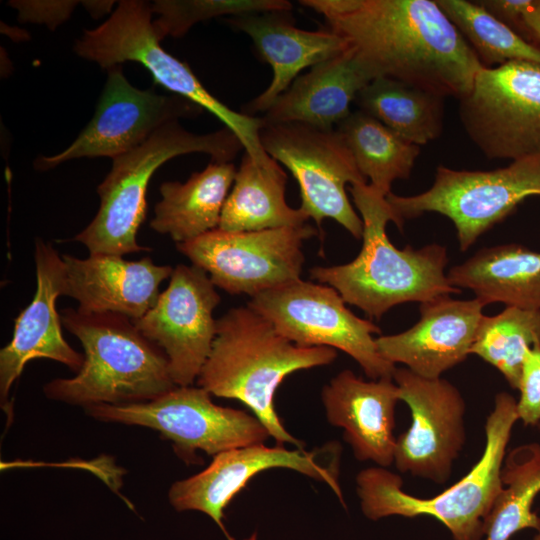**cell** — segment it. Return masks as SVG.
<instances>
[{
	"instance_id": "2e32d148",
	"label": "cell",
	"mask_w": 540,
	"mask_h": 540,
	"mask_svg": "<svg viewBox=\"0 0 540 540\" xmlns=\"http://www.w3.org/2000/svg\"><path fill=\"white\" fill-rule=\"evenodd\" d=\"M393 380L411 412L410 427L396 440L395 467L443 484L466 440L464 398L448 380L424 378L407 368H396Z\"/></svg>"
},
{
	"instance_id": "4dcf8cb0",
	"label": "cell",
	"mask_w": 540,
	"mask_h": 540,
	"mask_svg": "<svg viewBox=\"0 0 540 540\" xmlns=\"http://www.w3.org/2000/svg\"><path fill=\"white\" fill-rule=\"evenodd\" d=\"M486 68L511 61L540 64V45L533 44L494 18L475 1L436 0Z\"/></svg>"
},
{
	"instance_id": "484cf974",
	"label": "cell",
	"mask_w": 540,
	"mask_h": 540,
	"mask_svg": "<svg viewBox=\"0 0 540 540\" xmlns=\"http://www.w3.org/2000/svg\"><path fill=\"white\" fill-rule=\"evenodd\" d=\"M287 174L273 158L255 161L244 153L225 201L219 227L226 231H261L299 227L309 219L285 198Z\"/></svg>"
},
{
	"instance_id": "d590c367",
	"label": "cell",
	"mask_w": 540,
	"mask_h": 540,
	"mask_svg": "<svg viewBox=\"0 0 540 540\" xmlns=\"http://www.w3.org/2000/svg\"><path fill=\"white\" fill-rule=\"evenodd\" d=\"M525 23L534 43L540 45V0H533L525 13Z\"/></svg>"
},
{
	"instance_id": "8fae6325",
	"label": "cell",
	"mask_w": 540,
	"mask_h": 540,
	"mask_svg": "<svg viewBox=\"0 0 540 540\" xmlns=\"http://www.w3.org/2000/svg\"><path fill=\"white\" fill-rule=\"evenodd\" d=\"M260 141L264 151L292 173L300 189L299 208L319 229L324 219L331 218L354 238H362L363 222L349 201L346 185L368 182L337 129L264 124Z\"/></svg>"
},
{
	"instance_id": "6da1fadb",
	"label": "cell",
	"mask_w": 540,
	"mask_h": 540,
	"mask_svg": "<svg viewBox=\"0 0 540 540\" xmlns=\"http://www.w3.org/2000/svg\"><path fill=\"white\" fill-rule=\"evenodd\" d=\"M348 44L370 80L389 78L458 100L484 68L433 0H301Z\"/></svg>"
},
{
	"instance_id": "e575fe53",
	"label": "cell",
	"mask_w": 540,
	"mask_h": 540,
	"mask_svg": "<svg viewBox=\"0 0 540 540\" xmlns=\"http://www.w3.org/2000/svg\"><path fill=\"white\" fill-rule=\"evenodd\" d=\"M475 2L521 37L535 44L525 23V13L533 0H480Z\"/></svg>"
},
{
	"instance_id": "836d02e7",
	"label": "cell",
	"mask_w": 540,
	"mask_h": 540,
	"mask_svg": "<svg viewBox=\"0 0 540 540\" xmlns=\"http://www.w3.org/2000/svg\"><path fill=\"white\" fill-rule=\"evenodd\" d=\"M79 3L70 0H13L9 5L18 11L20 22L45 24L50 30H55L70 18Z\"/></svg>"
},
{
	"instance_id": "1f68e13d",
	"label": "cell",
	"mask_w": 540,
	"mask_h": 540,
	"mask_svg": "<svg viewBox=\"0 0 540 540\" xmlns=\"http://www.w3.org/2000/svg\"><path fill=\"white\" fill-rule=\"evenodd\" d=\"M151 7L158 14L153 25L162 40L182 37L193 25L212 18L291 11L293 5L287 0H157Z\"/></svg>"
},
{
	"instance_id": "30bf717a",
	"label": "cell",
	"mask_w": 540,
	"mask_h": 540,
	"mask_svg": "<svg viewBox=\"0 0 540 540\" xmlns=\"http://www.w3.org/2000/svg\"><path fill=\"white\" fill-rule=\"evenodd\" d=\"M345 304L333 287L301 278L259 293L247 303L292 343L341 350L371 380L393 378L396 366L380 354L373 337L380 328Z\"/></svg>"
},
{
	"instance_id": "5b68a950",
	"label": "cell",
	"mask_w": 540,
	"mask_h": 540,
	"mask_svg": "<svg viewBox=\"0 0 540 540\" xmlns=\"http://www.w3.org/2000/svg\"><path fill=\"white\" fill-rule=\"evenodd\" d=\"M519 420L517 400L500 392L485 423L481 458L458 482L430 498L406 493L399 475L384 467H369L356 476L361 510L370 520L388 516H431L454 540H481L485 521L502 488L501 469L513 426Z\"/></svg>"
},
{
	"instance_id": "4316f807",
	"label": "cell",
	"mask_w": 540,
	"mask_h": 540,
	"mask_svg": "<svg viewBox=\"0 0 540 540\" xmlns=\"http://www.w3.org/2000/svg\"><path fill=\"white\" fill-rule=\"evenodd\" d=\"M444 99L389 78H377L357 95L359 110L405 141L421 146L443 131Z\"/></svg>"
},
{
	"instance_id": "44dd1931",
	"label": "cell",
	"mask_w": 540,
	"mask_h": 540,
	"mask_svg": "<svg viewBox=\"0 0 540 540\" xmlns=\"http://www.w3.org/2000/svg\"><path fill=\"white\" fill-rule=\"evenodd\" d=\"M321 400L328 422L343 429L358 460L384 468L394 463L395 407L400 394L393 378L365 381L343 370L323 387Z\"/></svg>"
},
{
	"instance_id": "d6a6232c",
	"label": "cell",
	"mask_w": 540,
	"mask_h": 540,
	"mask_svg": "<svg viewBox=\"0 0 540 540\" xmlns=\"http://www.w3.org/2000/svg\"><path fill=\"white\" fill-rule=\"evenodd\" d=\"M518 390L519 419L524 425H537L540 418V346L533 347L526 354Z\"/></svg>"
},
{
	"instance_id": "9c48e42d",
	"label": "cell",
	"mask_w": 540,
	"mask_h": 540,
	"mask_svg": "<svg viewBox=\"0 0 540 540\" xmlns=\"http://www.w3.org/2000/svg\"><path fill=\"white\" fill-rule=\"evenodd\" d=\"M532 196H540V154L488 171L440 165L428 190L413 196L391 192L386 198L402 224L426 212L448 217L464 251Z\"/></svg>"
},
{
	"instance_id": "83f0119b",
	"label": "cell",
	"mask_w": 540,
	"mask_h": 540,
	"mask_svg": "<svg viewBox=\"0 0 540 540\" xmlns=\"http://www.w3.org/2000/svg\"><path fill=\"white\" fill-rule=\"evenodd\" d=\"M355 163L368 183L387 196L392 183L408 179L420 154V146L409 143L361 110L337 125Z\"/></svg>"
},
{
	"instance_id": "d4e9b609",
	"label": "cell",
	"mask_w": 540,
	"mask_h": 540,
	"mask_svg": "<svg viewBox=\"0 0 540 540\" xmlns=\"http://www.w3.org/2000/svg\"><path fill=\"white\" fill-rule=\"evenodd\" d=\"M236 171L232 162L212 161L184 183H162L161 200L154 207L150 227L169 235L176 244L218 228Z\"/></svg>"
},
{
	"instance_id": "74e56055",
	"label": "cell",
	"mask_w": 540,
	"mask_h": 540,
	"mask_svg": "<svg viewBox=\"0 0 540 540\" xmlns=\"http://www.w3.org/2000/svg\"><path fill=\"white\" fill-rule=\"evenodd\" d=\"M534 540H540V529L537 530V535L535 536Z\"/></svg>"
},
{
	"instance_id": "3957f363",
	"label": "cell",
	"mask_w": 540,
	"mask_h": 540,
	"mask_svg": "<svg viewBox=\"0 0 540 540\" xmlns=\"http://www.w3.org/2000/svg\"><path fill=\"white\" fill-rule=\"evenodd\" d=\"M336 357L330 347L292 343L248 305L239 306L217 319L216 337L196 382L211 395L249 407L277 445L303 448L283 426L274 407L275 393L289 374L328 365Z\"/></svg>"
},
{
	"instance_id": "cb8c5ba5",
	"label": "cell",
	"mask_w": 540,
	"mask_h": 540,
	"mask_svg": "<svg viewBox=\"0 0 540 540\" xmlns=\"http://www.w3.org/2000/svg\"><path fill=\"white\" fill-rule=\"evenodd\" d=\"M450 284L486 305L540 309V252L520 244L483 248L447 273Z\"/></svg>"
},
{
	"instance_id": "e0dca14e",
	"label": "cell",
	"mask_w": 540,
	"mask_h": 540,
	"mask_svg": "<svg viewBox=\"0 0 540 540\" xmlns=\"http://www.w3.org/2000/svg\"><path fill=\"white\" fill-rule=\"evenodd\" d=\"M220 302L216 286L203 269L179 264L154 306L133 321L163 350L177 386H191L197 381L216 337L213 312Z\"/></svg>"
},
{
	"instance_id": "d6986e66",
	"label": "cell",
	"mask_w": 540,
	"mask_h": 540,
	"mask_svg": "<svg viewBox=\"0 0 540 540\" xmlns=\"http://www.w3.org/2000/svg\"><path fill=\"white\" fill-rule=\"evenodd\" d=\"M486 306L481 300L439 297L420 305V319L408 330L376 338L380 354L413 373L440 378L470 354Z\"/></svg>"
},
{
	"instance_id": "7402d4cb",
	"label": "cell",
	"mask_w": 540,
	"mask_h": 540,
	"mask_svg": "<svg viewBox=\"0 0 540 540\" xmlns=\"http://www.w3.org/2000/svg\"><path fill=\"white\" fill-rule=\"evenodd\" d=\"M226 21L250 37L259 58L273 71L268 87L242 108L241 113L249 116L265 113L303 69L348 48L347 42L329 28L310 31L296 27L290 11L246 14Z\"/></svg>"
},
{
	"instance_id": "9a60e30c",
	"label": "cell",
	"mask_w": 540,
	"mask_h": 540,
	"mask_svg": "<svg viewBox=\"0 0 540 540\" xmlns=\"http://www.w3.org/2000/svg\"><path fill=\"white\" fill-rule=\"evenodd\" d=\"M339 465L340 446L336 442L312 451L260 443L215 455L201 472L174 482L168 499L178 512L199 511L208 515L228 540H234L223 524L224 509L255 475L271 468L292 469L327 484L344 504Z\"/></svg>"
},
{
	"instance_id": "8d00e7d4",
	"label": "cell",
	"mask_w": 540,
	"mask_h": 540,
	"mask_svg": "<svg viewBox=\"0 0 540 540\" xmlns=\"http://www.w3.org/2000/svg\"><path fill=\"white\" fill-rule=\"evenodd\" d=\"M82 5L85 7L87 12L89 14L97 19L100 17H103L106 14L111 13V10L115 4V1H107V0H89V1H82Z\"/></svg>"
},
{
	"instance_id": "52a82bcc",
	"label": "cell",
	"mask_w": 540,
	"mask_h": 540,
	"mask_svg": "<svg viewBox=\"0 0 540 540\" xmlns=\"http://www.w3.org/2000/svg\"><path fill=\"white\" fill-rule=\"evenodd\" d=\"M152 14L150 2L119 1L105 22L83 31L74 44V52L106 70L128 61L141 64L156 84L216 116L237 136L245 152L255 161L269 162L271 157L260 141L262 117L236 112L213 96L186 62L162 48Z\"/></svg>"
},
{
	"instance_id": "f35d334b",
	"label": "cell",
	"mask_w": 540,
	"mask_h": 540,
	"mask_svg": "<svg viewBox=\"0 0 540 540\" xmlns=\"http://www.w3.org/2000/svg\"><path fill=\"white\" fill-rule=\"evenodd\" d=\"M537 425H538V426H539V428H540V418H539V421H538V424H537Z\"/></svg>"
},
{
	"instance_id": "f1b7e54d",
	"label": "cell",
	"mask_w": 540,
	"mask_h": 540,
	"mask_svg": "<svg viewBox=\"0 0 540 540\" xmlns=\"http://www.w3.org/2000/svg\"><path fill=\"white\" fill-rule=\"evenodd\" d=\"M502 488L485 521L486 540H509L526 528L540 529L532 506L540 493V444L518 446L505 456Z\"/></svg>"
},
{
	"instance_id": "277c9868",
	"label": "cell",
	"mask_w": 540,
	"mask_h": 540,
	"mask_svg": "<svg viewBox=\"0 0 540 540\" xmlns=\"http://www.w3.org/2000/svg\"><path fill=\"white\" fill-rule=\"evenodd\" d=\"M63 326L81 343L84 362L75 376L43 387L53 401L89 407L151 401L177 385L167 356L132 319L116 313L60 312Z\"/></svg>"
},
{
	"instance_id": "8992f818",
	"label": "cell",
	"mask_w": 540,
	"mask_h": 540,
	"mask_svg": "<svg viewBox=\"0 0 540 540\" xmlns=\"http://www.w3.org/2000/svg\"><path fill=\"white\" fill-rule=\"evenodd\" d=\"M244 149L227 127L207 134L184 129L179 121L159 128L143 144L114 157L112 167L97 187L100 204L91 222L73 237L89 254L150 251L139 245L137 232L146 216L148 184L168 160L189 153H205L215 162H231Z\"/></svg>"
},
{
	"instance_id": "ba28073f",
	"label": "cell",
	"mask_w": 540,
	"mask_h": 540,
	"mask_svg": "<svg viewBox=\"0 0 540 540\" xmlns=\"http://www.w3.org/2000/svg\"><path fill=\"white\" fill-rule=\"evenodd\" d=\"M86 415L105 423L142 426L172 442L176 455L197 463L196 452L219 453L264 443L270 436L264 424L243 410L223 407L202 387L176 386L147 402L94 405Z\"/></svg>"
},
{
	"instance_id": "4fadbf2b",
	"label": "cell",
	"mask_w": 540,
	"mask_h": 540,
	"mask_svg": "<svg viewBox=\"0 0 540 540\" xmlns=\"http://www.w3.org/2000/svg\"><path fill=\"white\" fill-rule=\"evenodd\" d=\"M315 235L317 230L308 224L261 231L216 228L176 245L216 287L251 298L300 279L305 261L302 245Z\"/></svg>"
},
{
	"instance_id": "f546056e",
	"label": "cell",
	"mask_w": 540,
	"mask_h": 540,
	"mask_svg": "<svg viewBox=\"0 0 540 540\" xmlns=\"http://www.w3.org/2000/svg\"><path fill=\"white\" fill-rule=\"evenodd\" d=\"M540 346V309L506 307L483 316L470 354L495 367L513 389H518L524 358Z\"/></svg>"
},
{
	"instance_id": "7a4b0ae2",
	"label": "cell",
	"mask_w": 540,
	"mask_h": 540,
	"mask_svg": "<svg viewBox=\"0 0 540 540\" xmlns=\"http://www.w3.org/2000/svg\"><path fill=\"white\" fill-rule=\"evenodd\" d=\"M349 190L363 222L361 251L349 263L313 267L312 279L333 287L346 303L376 319L398 304L424 303L460 292L445 273L448 255L444 246L396 248L386 226L393 222L401 230L403 224L386 196L368 183L353 184Z\"/></svg>"
},
{
	"instance_id": "603a6c76",
	"label": "cell",
	"mask_w": 540,
	"mask_h": 540,
	"mask_svg": "<svg viewBox=\"0 0 540 540\" xmlns=\"http://www.w3.org/2000/svg\"><path fill=\"white\" fill-rule=\"evenodd\" d=\"M371 80L351 49L298 76L264 113V124L299 123L332 130L351 113L358 93Z\"/></svg>"
},
{
	"instance_id": "5bb4252c",
	"label": "cell",
	"mask_w": 540,
	"mask_h": 540,
	"mask_svg": "<svg viewBox=\"0 0 540 540\" xmlns=\"http://www.w3.org/2000/svg\"><path fill=\"white\" fill-rule=\"evenodd\" d=\"M202 111L181 96L134 87L124 75L122 65H116L107 69L95 113L86 127L60 153L38 157L34 167L47 171L73 159H113L143 144L162 126L181 118H195Z\"/></svg>"
},
{
	"instance_id": "7c38bea8",
	"label": "cell",
	"mask_w": 540,
	"mask_h": 540,
	"mask_svg": "<svg viewBox=\"0 0 540 540\" xmlns=\"http://www.w3.org/2000/svg\"><path fill=\"white\" fill-rule=\"evenodd\" d=\"M459 118L489 159L540 154V64L511 61L482 68L459 100Z\"/></svg>"
},
{
	"instance_id": "ac0fdd59",
	"label": "cell",
	"mask_w": 540,
	"mask_h": 540,
	"mask_svg": "<svg viewBox=\"0 0 540 540\" xmlns=\"http://www.w3.org/2000/svg\"><path fill=\"white\" fill-rule=\"evenodd\" d=\"M36 291L30 302L15 319L11 341L0 351L1 407L12 414L9 393L25 365L38 358L64 364L78 372L84 355L74 350L62 334L61 316L56 300L64 296L65 266L57 250L41 238L35 239Z\"/></svg>"
},
{
	"instance_id": "ffe728a7",
	"label": "cell",
	"mask_w": 540,
	"mask_h": 540,
	"mask_svg": "<svg viewBox=\"0 0 540 540\" xmlns=\"http://www.w3.org/2000/svg\"><path fill=\"white\" fill-rule=\"evenodd\" d=\"M64 296L78 302L84 313H116L130 319L143 317L156 303L160 284L170 278L169 265L150 257L132 261L115 254H89L78 258L63 254Z\"/></svg>"
}]
</instances>
